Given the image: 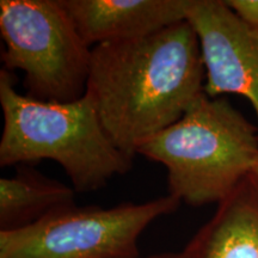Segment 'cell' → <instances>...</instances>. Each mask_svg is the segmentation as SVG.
<instances>
[{
  "mask_svg": "<svg viewBox=\"0 0 258 258\" xmlns=\"http://www.w3.org/2000/svg\"><path fill=\"white\" fill-rule=\"evenodd\" d=\"M201 46L189 21L91 49L85 95L122 152L176 123L205 95Z\"/></svg>",
  "mask_w": 258,
  "mask_h": 258,
  "instance_id": "obj_1",
  "label": "cell"
},
{
  "mask_svg": "<svg viewBox=\"0 0 258 258\" xmlns=\"http://www.w3.org/2000/svg\"><path fill=\"white\" fill-rule=\"evenodd\" d=\"M0 105L4 128L0 165L56 161L76 191L101 189L112 177L124 175L133 157L116 147L103 127L91 99L43 102L22 95L15 76L0 71Z\"/></svg>",
  "mask_w": 258,
  "mask_h": 258,
  "instance_id": "obj_2",
  "label": "cell"
},
{
  "mask_svg": "<svg viewBox=\"0 0 258 258\" xmlns=\"http://www.w3.org/2000/svg\"><path fill=\"white\" fill-rule=\"evenodd\" d=\"M137 154L165 167L169 195L179 202L219 205L258 166V129L225 98L205 93Z\"/></svg>",
  "mask_w": 258,
  "mask_h": 258,
  "instance_id": "obj_3",
  "label": "cell"
},
{
  "mask_svg": "<svg viewBox=\"0 0 258 258\" xmlns=\"http://www.w3.org/2000/svg\"><path fill=\"white\" fill-rule=\"evenodd\" d=\"M0 34L4 70L24 73L27 96L67 103L85 95L92 48L62 0H2Z\"/></svg>",
  "mask_w": 258,
  "mask_h": 258,
  "instance_id": "obj_4",
  "label": "cell"
},
{
  "mask_svg": "<svg viewBox=\"0 0 258 258\" xmlns=\"http://www.w3.org/2000/svg\"><path fill=\"white\" fill-rule=\"evenodd\" d=\"M173 196L111 208L72 203L17 231L0 232V258H139V238L178 208Z\"/></svg>",
  "mask_w": 258,
  "mask_h": 258,
  "instance_id": "obj_5",
  "label": "cell"
},
{
  "mask_svg": "<svg viewBox=\"0 0 258 258\" xmlns=\"http://www.w3.org/2000/svg\"><path fill=\"white\" fill-rule=\"evenodd\" d=\"M188 21L201 46L206 95L243 96L258 118V30L245 24L224 0H192Z\"/></svg>",
  "mask_w": 258,
  "mask_h": 258,
  "instance_id": "obj_6",
  "label": "cell"
},
{
  "mask_svg": "<svg viewBox=\"0 0 258 258\" xmlns=\"http://www.w3.org/2000/svg\"><path fill=\"white\" fill-rule=\"evenodd\" d=\"M192 0H62L90 47L139 38L188 21Z\"/></svg>",
  "mask_w": 258,
  "mask_h": 258,
  "instance_id": "obj_7",
  "label": "cell"
},
{
  "mask_svg": "<svg viewBox=\"0 0 258 258\" xmlns=\"http://www.w3.org/2000/svg\"><path fill=\"white\" fill-rule=\"evenodd\" d=\"M184 258H258V182L246 177L182 251Z\"/></svg>",
  "mask_w": 258,
  "mask_h": 258,
  "instance_id": "obj_8",
  "label": "cell"
},
{
  "mask_svg": "<svg viewBox=\"0 0 258 258\" xmlns=\"http://www.w3.org/2000/svg\"><path fill=\"white\" fill-rule=\"evenodd\" d=\"M76 190L32 167H18L0 179V232L36 224L57 209L72 205Z\"/></svg>",
  "mask_w": 258,
  "mask_h": 258,
  "instance_id": "obj_9",
  "label": "cell"
},
{
  "mask_svg": "<svg viewBox=\"0 0 258 258\" xmlns=\"http://www.w3.org/2000/svg\"><path fill=\"white\" fill-rule=\"evenodd\" d=\"M225 3L245 24L258 30V0H227Z\"/></svg>",
  "mask_w": 258,
  "mask_h": 258,
  "instance_id": "obj_10",
  "label": "cell"
},
{
  "mask_svg": "<svg viewBox=\"0 0 258 258\" xmlns=\"http://www.w3.org/2000/svg\"><path fill=\"white\" fill-rule=\"evenodd\" d=\"M148 258H184L182 252H165L159 254H153Z\"/></svg>",
  "mask_w": 258,
  "mask_h": 258,
  "instance_id": "obj_11",
  "label": "cell"
},
{
  "mask_svg": "<svg viewBox=\"0 0 258 258\" xmlns=\"http://www.w3.org/2000/svg\"><path fill=\"white\" fill-rule=\"evenodd\" d=\"M253 176L256 177V179H257V182H258V166L256 167V170L253 171Z\"/></svg>",
  "mask_w": 258,
  "mask_h": 258,
  "instance_id": "obj_12",
  "label": "cell"
}]
</instances>
